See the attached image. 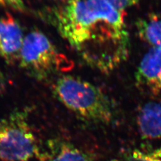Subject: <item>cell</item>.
Masks as SVG:
<instances>
[{"label": "cell", "mask_w": 161, "mask_h": 161, "mask_svg": "<svg viewBox=\"0 0 161 161\" xmlns=\"http://www.w3.org/2000/svg\"><path fill=\"white\" fill-rule=\"evenodd\" d=\"M112 6L120 12L138 4L140 0H106Z\"/></svg>", "instance_id": "obj_11"}, {"label": "cell", "mask_w": 161, "mask_h": 161, "mask_svg": "<svg viewBox=\"0 0 161 161\" xmlns=\"http://www.w3.org/2000/svg\"><path fill=\"white\" fill-rule=\"evenodd\" d=\"M5 85V81H4V77L3 76L2 73L0 71V92H2L3 87Z\"/></svg>", "instance_id": "obj_13"}, {"label": "cell", "mask_w": 161, "mask_h": 161, "mask_svg": "<svg viewBox=\"0 0 161 161\" xmlns=\"http://www.w3.org/2000/svg\"><path fill=\"white\" fill-rule=\"evenodd\" d=\"M18 61L24 71L37 80L46 79L72 66L68 58L39 30H33L24 37Z\"/></svg>", "instance_id": "obj_3"}, {"label": "cell", "mask_w": 161, "mask_h": 161, "mask_svg": "<svg viewBox=\"0 0 161 161\" xmlns=\"http://www.w3.org/2000/svg\"><path fill=\"white\" fill-rule=\"evenodd\" d=\"M136 26L141 39L151 48L161 49V18L154 16L140 18Z\"/></svg>", "instance_id": "obj_9"}, {"label": "cell", "mask_w": 161, "mask_h": 161, "mask_svg": "<svg viewBox=\"0 0 161 161\" xmlns=\"http://www.w3.org/2000/svg\"><path fill=\"white\" fill-rule=\"evenodd\" d=\"M27 110H16L0 120V160L30 161L38 155Z\"/></svg>", "instance_id": "obj_4"}, {"label": "cell", "mask_w": 161, "mask_h": 161, "mask_svg": "<svg viewBox=\"0 0 161 161\" xmlns=\"http://www.w3.org/2000/svg\"><path fill=\"white\" fill-rule=\"evenodd\" d=\"M136 122L143 138L161 139V100L144 103L138 111Z\"/></svg>", "instance_id": "obj_7"}, {"label": "cell", "mask_w": 161, "mask_h": 161, "mask_svg": "<svg viewBox=\"0 0 161 161\" xmlns=\"http://www.w3.org/2000/svg\"><path fill=\"white\" fill-rule=\"evenodd\" d=\"M0 6L10 8L19 11H22L25 8L22 0H0Z\"/></svg>", "instance_id": "obj_12"}, {"label": "cell", "mask_w": 161, "mask_h": 161, "mask_svg": "<svg viewBox=\"0 0 161 161\" xmlns=\"http://www.w3.org/2000/svg\"><path fill=\"white\" fill-rule=\"evenodd\" d=\"M55 97L77 116L87 122L109 124L114 105L108 95L87 80L70 75L60 77L53 85Z\"/></svg>", "instance_id": "obj_2"}, {"label": "cell", "mask_w": 161, "mask_h": 161, "mask_svg": "<svg viewBox=\"0 0 161 161\" xmlns=\"http://www.w3.org/2000/svg\"><path fill=\"white\" fill-rule=\"evenodd\" d=\"M24 37L21 26L11 15L0 18V57L9 63L18 61Z\"/></svg>", "instance_id": "obj_6"}, {"label": "cell", "mask_w": 161, "mask_h": 161, "mask_svg": "<svg viewBox=\"0 0 161 161\" xmlns=\"http://www.w3.org/2000/svg\"><path fill=\"white\" fill-rule=\"evenodd\" d=\"M51 22L83 61L103 73L127 59L130 37L123 13L106 0H68Z\"/></svg>", "instance_id": "obj_1"}, {"label": "cell", "mask_w": 161, "mask_h": 161, "mask_svg": "<svg viewBox=\"0 0 161 161\" xmlns=\"http://www.w3.org/2000/svg\"><path fill=\"white\" fill-rule=\"evenodd\" d=\"M113 161H161V147L149 149H134Z\"/></svg>", "instance_id": "obj_10"}, {"label": "cell", "mask_w": 161, "mask_h": 161, "mask_svg": "<svg viewBox=\"0 0 161 161\" xmlns=\"http://www.w3.org/2000/svg\"><path fill=\"white\" fill-rule=\"evenodd\" d=\"M40 161H94L92 154L65 141L50 142Z\"/></svg>", "instance_id": "obj_8"}, {"label": "cell", "mask_w": 161, "mask_h": 161, "mask_svg": "<svg viewBox=\"0 0 161 161\" xmlns=\"http://www.w3.org/2000/svg\"><path fill=\"white\" fill-rule=\"evenodd\" d=\"M138 86L153 95L161 94V49L150 48L135 74Z\"/></svg>", "instance_id": "obj_5"}]
</instances>
